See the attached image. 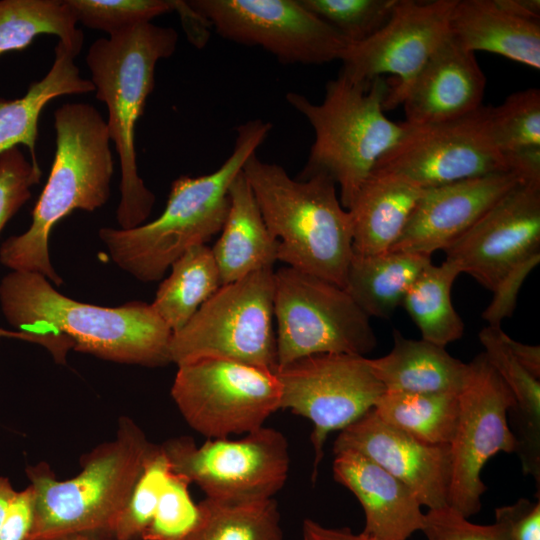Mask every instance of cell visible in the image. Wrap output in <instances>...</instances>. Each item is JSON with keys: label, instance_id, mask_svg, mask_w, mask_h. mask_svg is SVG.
<instances>
[{"label": "cell", "instance_id": "1", "mask_svg": "<svg viewBox=\"0 0 540 540\" xmlns=\"http://www.w3.org/2000/svg\"><path fill=\"white\" fill-rule=\"evenodd\" d=\"M0 308L16 331L66 337L73 349L121 364L171 363V329L151 303L103 307L69 298L42 274L10 271L0 281Z\"/></svg>", "mask_w": 540, "mask_h": 540}, {"label": "cell", "instance_id": "2", "mask_svg": "<svg viewBox=\"0 0 540 540\" xmlns=\"http://www.w3.org/2000/svg\"><path fill=\"white\" fill-rule=\"evenodd\" d=\"M271 127L261 119L239 125L233 151L223 164L203 176L174 180L166 207L155 220L132 229L100 228L99 238L112 261L137 280L154 282L189 248L206 244L225 223L233 180Z\"/></svg>", "mask_w": 540, "mask_h": 540}, {"label": "cell", "instance_id": "3", "mask_svg": "<svg viewBox=\"0 0 540 540\" xmlns=\"http://www.w3.org/2000/svg\"><path fill=\"white\" fill-rule=\"evenodd\" d=\"M54 127L55 156L31 225L2 243L0 263L11 271L40 273L60 286L63 280L49 256L52 229L72 211L93 212L108 201L114 162L106 121L94 106L63 104L54 112Z\"/></svg>", "mask_w": 540, "mask_h": 540}, {"label": "cell", "instance_id": "4", "mask_svg": "<svg viewBox=\"0 0 540 540\" xmlns=\"http://www.w3.org/2000/svg\"><path fill=\"white\" fill-rule=\"evenodd\" d=\"M242 172L278 240V260L344 288L353 229L334 180L324 173L293 179L282 166L264 162L256 153Z\"/></svg>", "mask_w": 540, "mask_h": 540}, {"label": "cell", "instance_id": "5", "mask_svg": "<svg viewBox=\"0 0 540 540\" xmlns=\"http://www.w3.org/2000/svg\"><path fill=\"white\" fill-rule=\"evenodd\" d=\"M177 41L175 29L146 22L99 38L88 49L91 81L96 98L107 107L108 133L119 156L121 198L116 217L121 229L144 224L155 203V195L138 175L135 125L154 88L156 64L174 53Z\"/></svg>", "mask_w": 540, "mask_h": 540}, {"label": "cell", "instance_id": "6", "mask_svg": "<svg viewBox=\"0 0 540 540\" xmlns=\"http://www.w3.org/2000/svg\"><path fill=\"white\" fill-rule=\"evenodd\" d=\"M152 446L136 423L121 417L115 438L84 455L76 477L59 481L46 463L28 466L35 493L28 540L73 533L113 537Z\"/></svg>", "mask_w": 540, "mask_h": 540}, {"label": "cell", "instance_id": "7", "mask_svg": "<svg viewBox=\"0 0 540 540\" xmlns=\"http://www.w3.org/2000/svg\"><path fill=\"white\" fill-rule=\"evenodd\" d=\"M389 85L383 77L369 83L354 82L340 74L326 84L320 104L296 92L287 102L312 126L315 140L298 178L316 173L330 176L348 210L381 157L392 149L407 130L384 114Z\"/></svg>", "mask_w": 540, "mask_h": 540}, {"label": "cell", "instance_id": "8", "mask_svg": "<svg viewBox=\"0 0 540 540\" xmlns=\"http://www.w3.org/2000/svg\"><path fill=\"white\" fill-rule=\"evenodd\" d=\"M273 322L274 271L265 268L222 285L172 334L171 363L219 358L274 371Z\"/></svg>", "mask_w": 540, "mask_h": 540}, {"label": "cell", "instance_id": "9", "mask_svg": "<svg viewBox=\"0 0 540 540\" xmlns=\"http://www.w3.org/2000/svg\"><path fill=\"white\" fill-rule=\"evenodd\" d=\"M274 318L276 368L316 354L365 356L377 345L370 318L344 288L289 266L274 271Z\"/></svg>", "mask_w": 540, "mask_h": 540}, {"label": "cell", "instance_id": "10", "mask_svg": "<svg viewBox=\"0 0 540 540\" xmlns=\"http://www.w3.org/2000/svg\"><path fill=\"white\" fill-rule=\"evenodd\" d=\"M172 398L186 422L208 439L263 427L280 409L281 387L271 370L219 358L178 365Z\"/></svg>", "mask_w": 540, "mask_h": 540}, {"label": "cell", "instance_id": "11", "mask_svg": "<svg viewBox=\"0 0 540 540\" xmlns=\"http://www.w3.org/2000/svg\"><path fill=\"white\" fill-rule=\"evenodd\" d=\"M162 447L172 470L197 484L213 500L244 503L272 499L287 481L290 457L285 436L261 427L239 440L192 438L166 441Z\"/></svg>", "mask_w": 540, "mask_h": 540}, {"label": "cell", "instance_id": "12", "mask_svg": "<svg viewBox=\"0 0 540 540\" xmlns=\"http://www.w3.org/2000/svg\"><path fill=\"white\" fill-rule=\"evenodd\" d=\"M281 387L280 409L313 423L312 481L328 435L373 409L385 392L365 356L325 353L300 358L273 371Z\"/></svg>", "mask_w": 540, "mask_h": 540}, {"label": "cell", "instance_id": "13", "mask_svg": "<svg viewBox=\"0 0 540 540\" xmlns=\"http://www.w3.org/2000/svg\"><path fill=\"white\" fill-rule=\"evenodd\" d=\"M468 364L458 393V418L450 443L452 470L448 506L465 518L478 513L486 485L481 471L498 452L512 453L517 441L507 415L515 407L512 392L484 353Z\"/></svg>", "mask_w": 540, "mask_h": 540}, {"label": "cell", "instance_id": "14", "mask_svg": "<svg viewBox=\"0 0 540 540\" xmlns=\"http://www.w3.org/2000/svg\"><path fill=\"white\" fill-rule=\"evenodd\" d=\"M187 4L230 41L259 46L284 63L340 59L349 42L300 0H189Z\"/></svg>", "mask_w": 540, "mask_h": 540}, {"label": "cell", "instance_id": "15", "mask_svg": "<svg viewBox=\"0 0 540 540\" xmlns=\"http://www.w3.org/2000/svg\"><path fill=\"white\" fill-rule=\"evenodd\" d=\"M373 171L398 175L423 190L497 172H515L511 156L498 151L488 136L484 105L453 121L407 124L403 137Z\"/></svg>", "mask_w": 540, "mask_h": 540}, {"label": "cell", "instance_id": "16", "mask_svg": "<svg viewBox=\"0 0 540 540\" xmlns=\"http://www.w3.org/2000/svg\"><path fill=\"white\" fill-rule=\"evenodd\" d=\"M457 0H397L386 24L368 39L349 44L340 57V74L369 83L395 76L384 110L394 109L428 58L449 34Z\"/></svg>", "mask_w": 540, "mask_h": 540}, {"label": "cell", "instance_id": "17", "mask_svg": "<svg viewBox=\"0 0 540 540\" xmlns=\"http://www.w3.org/2000/svg\"><path fill=\"white\" fill-rule=\"evenodd\" d=\"M539 249L540 183L520 182L444 252L462 273L493 291Z\"/></svg>", "mask_w": 540, "mask_h": 540}, {"label": "cell", "instance_id": "18", "mask_svg": "<svg viewBox=\"0 0 540 540\" xmlns=\"http://www.w3.org/2000/svg\"><path fill=\"white\" fill-rule=\"evenodd\" d=\"M357 452L404 483L429 510L448 506L450 445L421 442L382 420L374 408L338 434L333 452Z\"/></svg>", "mask_w": 540, "mask_h": 540}, {"label": "cell", "instance_id": "19", "mask_svg": "<svg viewBox=\"0 0 540 540\" xmlns=\"http://www.w3.org/2000/svg\"><path fill=\"white\" fill-rule=\"evenodd\" d=\"M520 182L525 181L519 174L506 171L425 190L390 251H444Z\"/></svg>", "mask_w": 540, "mask_h": 540}, {"label": "cell", "instance_id": "20", "mask_svg": "<svg viewBox=\"0 0 540 540\" xmlns=\"http://www.w3.org/2000/svg\"><path fill=\"white\" fill-rule=\"evenodd\" d=\"M485 86L475 53L449 33L402 95L404 122L424 126L462 118L482 106Z\"/></svg>", "mask_w": 540, "mask_h": 540}, {"label": "cell", "instance_id": "21", "mask_svg": "<svg viewBox=\"0 0 540 540\" xmlns=\"http://www.w3.org/2000/svg\"><path fill=\"white\" fill-rule=\"evenodd\" d=\"M333 476L358 499L365 514L361 533L373 540H408L422 529L424 513L414 493L367 457L335 453Z\"/></svg>", "mask_w": 540, "mask_h": 540}, {"label": "cell", "instance_id": "22", "mask_svg": "<svg viewBox=\"0 0 540 540\" xmlns=\"http://www.w3.org/2000/svg\"><path fill=\"white\" fill-rule=\"evenodd\" d=\"M449 33L473 53L486 51L540 69V21L518 16L498 0H457Z\"/></svg>", "mask_w": 540, "mask_h": 540}, {"label": "cell", "instance_id": "23", "mask_svg": "<svg viewBox=\"0 0 540 540\" xmlns=\"http://www.w3.org/2000/svg\"><path fill=\"white\" fill-rule=\"evenodd\" d=\"M424 191L398 175L372 171L348 209L353 253L374 255L390 251Z\"/></svg>", "mask_w": 540, "mask_h": 540}, {"label": "cell", "instance_id": "24", "mask_svg": "<svg viewBox=\"0 0 540 540\" xmlns=\"http://www.w3.org/2000/svg\"><path fill=\"white\" fill-rule=\"evenodd\" d=\"M211 250L222 285L273 268L278 261V240L270 233L242 171L230 186L228 214Z\"/></svg>", "mask_w": 540, "mask_h": 540}, {"label": "cell", "instance_id": "25", "mask_svg": "<svg viewBox=\"0 0 540 540\" xmlns=\"http://www.w3.org/2000/svg\"><path fill=\"white\" fill-rule=\"evenodd\" d=\"M83 42L59 40L54 62L40 81L33 82L21 98L0 97V154L23 144L29 149L31 162L39 165L36 155L38 121L46 104L62 95L95 92L92 81L82 78L74 63Z\"/></svg>", "mask_w": 540, "mask_h": 540}, {"label": "cell", "instance_id": "26", "mask_svg": "<svg viewBox=\"0 0 540 540\" xmlns=\"http://www.w3.org/2000/svg\"><path fill=\"white\" fill-rule=\"evenodd\" d=\"M368 364L385 391L456 393L464 384L468 364L451 356L445 347L424 339L405 338L394 330L391 351Z\"/></svg>", "mask_w": 540, "mask_h": 540}, {"label": "cell", "instance_id": "27", "mask_svg": "<svg viewBox=\"0 0 540 540\" xmlns=\"http://www.w3.org/2000/svg\"><path fill=\"white\" fill-rule=\"evenodd\" d=\"M431 263V256L403 251L353 253L344 289L369 318H389Z\"/></svg>", "mask_w": 540, "mask_h": 540}, {"label": "cell", "instance_id": "28", "mask_svg": "<svg viewBox=\"0 0 540 540\" xmlns=\"http://www.w3.org/2000/svg\"><path fill=\"white\" fill-rule=\"evenodd\" d=\"M479 340L489 363L496 370L515 400L514 421L517 450L525 474L540 482V382L514 357L503 339L501 327L487 326ZM511 411V412H512Z\"/></svg>", "mask_w": 540, "mask_h": 540}, {"label": "cell", "instance_id": "29", "mask_svg": "<svg viewBox=\"0 0 540 540\" xmlns=\"http://www.w3.org/2000/svg\"><path fill=\"white\" fill-rule=\"evenodd\" d=\"M170 268V275L158 287L151 305L175 333L222 286V282L211 247L206 244L189 248Z\"/></svg>", "mask_w": 540, "mask_h": 540}, {"label": "cell", "instance_id": "30", "mask_svg": "<svg viewBox=\"0 0 540 540\" xmlns=\"http://www.w3.org/2000/svg\"><path fill=\"white\" fill-rule=\"evenodd\" d=\"M461 273L450 260L438 266L431 263L407 291L401 306L419 328L422 339L446 347L463 336L465 325L451 300L453 283Z\"/></svg>", "mask_w": 540, "mask_h": 540}, {"label": "cell", "instance_id": "31", "mask_svg": "<svg viewBox=\"0 0 540 540\" xmlns=\"http://www.w3.org/2000/svg\"><path fill=\"white\" fill-rule=\"evenodd\" d=\"M456 393L385 391L374 410L388 424L431 445H450L458 418Z\"/></svg>", "mask_w": 540, "mask_h": 540}, {"label": "cell", "instance_id": "32", "mask_svg": "<svg viewBox=\"0 0 540 540\" xmlns=\"http://www.w3.org/2000/svg\"><path fill=\"white\" fill-rule=\"evenodd\" d=\"M199 509V521L184 540H283L274 498L244 503L206 498Z\"/></svg>", "mask_w": 540, "mask_h": 540}, {"label": "cell", "instance_id": "33", "mask_svg": "<svg viewBox=\"0 0 540 540\" xmlns=\"http://www.w3.org/2000/svg\"><path fill=\"white\" fill-rule=\"evenodd\" d=\"M66 0H0V56L28 47L40 34L84 40Z\"/></svg>", "mask_w": 540, "mask_h": 540}, {"label": "cell", "instance_id": "34", "mask_svg": "<svg viewBox=\"0 0 540 540\" xmlns=\"http://www.w3.org/2000/svg\"><path fill=\"white\" fill-rule=\"evenodd\" d=\"M488 136L503 154L540 149V90L510 94L502 104L486 106Z\"/></svg>", "mask_w": 540, "mask_h": 540}, {"label": "cell", "instance_id": "35", "mask_svg": "<svg viewBox=\"0 0 540 540\" xmlns=\"http://www.w3.org/2000/svg\"><path fill=\"white\" fill-rule=\"evenodd\" d=\"M172 472L162 445L151 447L113 533L116 540L141 536L155 514L159 499Z\"/></svg>", "mask_w": 540, "mask_h": 540}, {"label": "cell", "instance_id": "36", "mask_svg": "<svg viewBox=\"0 0 540 540\" xmlns=\"http://www.w3.org/2000/svg\"><path fill=\"white\" fill-rule=\"evenodd\" d=\"M348 42L364 41L390 19L397 0H300Z\"/></svg>", "mask_w": 540, "mask_h": 540}, {"label": "cell", "instance_id": "37", "mask_svg": "<svg viewBox=\"0 0 540 540\" xmlns=\"http://www.w3.org/2000/svg\"><path fill=\"white\" fill-rule=\"evenodd\" d=\"M77 22L109 35L176 10L177 0H66Z\"/></svg>", "mask_w": 540, "mask_h": 540}, {"label": "cell", "instance_id": "38", "mask_svg": "<svg viewBox=\"0 0 540 540\" xmlns=\"http://www.w3.org/2000/svg\"><path fill=\"white\" fill-rule=\"evenodd\" d=\"M190 481L172 470L155 514L141 537L144 540H184L199 521V504L189 493Z\"/></svg>", "mask_w": 540, "mask_h": 540}, {"label": "cell", "instance_id": "39", "mask_svg": "<svg viewBox=\"0 0 540 540\" xmlns=\"http://www.w3.org/2000/svg\"><path fill=\"white\" fill-rule=\"evenodd\" d=\"M41 175L39 165L28 161L18 146L0 154V233L30 199Z\"/></svg>", "mask_w": 540, "mask_h": 540}, {"label": "cell", "instance_id": "40", "mask_svg": "<svg viewBox=\"0 0 540 540\" xmlns=\"http://www.w3.org/2000/svg\"><path fill=\"white\" fill-rule=\"evenodd\" d=\"M421 531L428 540H509L496 523L474 524L449 506L424 513Z\"/></svg>", "mask_w": 540, "mask_h": 540}, {"label": "cell", "instance_id": "41", "mask_svg": "<svg viewBox=\"0 0 540 540\" xmlns=\"http://www.w3.org/2000/svg\"><path fill=\"white\" fill-rule=\"evenodd\" d=\"M540 253L534 254L512 268L496 285L490 304L482 313L488 326L500 327L505 318L512 316L519 291L530 272L539 264Z\"/></svg>", "mask_w": 540, "mask_h": 540}, {"label": "cell", "instance_id": "42", "mask_svg": "<svg viewBox=\"0 0 540 540\" xmlns=\"http://www.w3.org/2000/svg\"><path fill=\"white\" fill-rule=\"evenodd\" d=\"M496 524L509 540H540V501L520 498L495 510Z\"/></svg>", "mask_w": 540, "mask_h": 540}, {"label": "cell", "instance_id": "43", "mask_svg": "<svg viewBox=\"0 0 540 540\" xmlns=\"http://www.w3.org/2000/svg\"><path fill=\"white\" fill-rule=\"evenodd\" d=\"M35 493L32 485L14 494L0 530V540H28L34 521Z\"/></svg>", "mask_w": 540, "mask_h": 540}, {"label": "cell", "instance_id": "44", "mask_svg": "<svg viewBox=\"0 0 540 540\" xmlns=\"http://www.w3.org/2000/svg\"><path fill=\"white\" fill-rule=\"evenodd\" d=\"M0 338H15L41 345L47 349L57 363H65L67 352L73 349L71 342L64 336L55 334H34L0 327Z\"/></svg>", "mask_w": 540, "mask_h": 540}, {"label": "cell", "instance_id": "45", "mask_svg": "<svg viewBox=\"0 0 540 540\" xmlns=\"http://www.w3.org/2000/svg\"><path fill=\"white\" fill-rule=\"evenodd\" d=\"M302 540H373L363 533H354L349 528H329L312 519L302 525Z\"/></svg>", "mask_w": 540, "mask_h": 540}, {"label": "cell", "instance_id": "46", "mask_svg": "<svg viewBox=\"0 0 540 540\" xmlns=\"http://www.w3.org/2000/svg\"><path fill=\"white\" fill-rule=\"evenodd\" d=\"M503 339L517 361L535 378L540 377V347L518 342L503 331Z\"/></svg>", "mask_w": 540, "mask_h": 540}, {"label": "cell", "instance_id": "47", "mask_svg": "<svg viewBox=\"0 0 540 540\" xmlns=\"http://www.w3.org/2000/svg\"><path fill=\"white\" fill-rule=\"evenodd\" d=\"M510 12L531 20H540L539 0H498Z\"/></svg>", "mask_w": 540, "mask_h": 540}, {"label": "cell", "instance_id": "48", "mask_svg": "<svg viewBox=\"0 0 540 540\" xmlns=\"http://www.w3.org/2000/svg\"><path fill=\"white\" fill-rule=\"evenodd\" d=\"M15 493L16 491L9 479L0 476V530L9 502Z\"/></svg>", "mask_w": 540, "mask_h": 540}, {"label": "cell", "instance_id": "49", "mask_svg": "<svg viewBox=\"0 0 540 540\" xmlns=\"http://www.w3.org/2000/svg\"><path fill=\"white\" fill-rule=\"evenodd\" d=\"M47 540H116L113 537L96 535V534H87V533H73L63 536H58L50 538Z\"/></svg>", "mask_w": 540, "mask_h": 540}]
</instances>
